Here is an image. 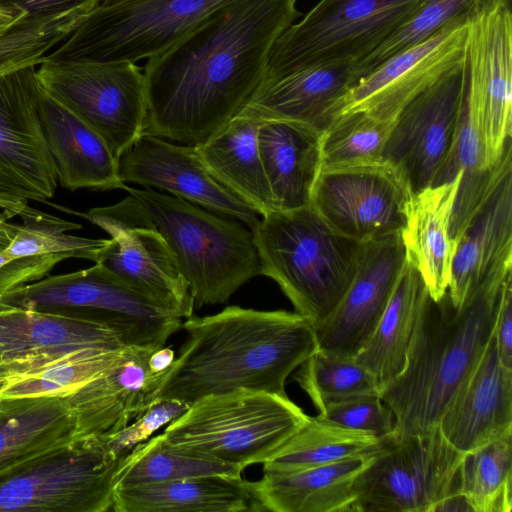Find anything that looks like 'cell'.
Returning <instances> with one entry per match:
<instances>
[{
	"label": "cell",
	"instance_id": "cell-1",
	"mask_svg": "<svg viewBox=\"0 0 512 512\" xmlns=\"http://www.w3.org/2000/svg\"><path fill=\"white\" fill-rule=\"evenodd\" d=\"M298 0H239L216 11L143 69L141 135L196 144L223 127L264 79Z\"/></svg>",
	"mask_w": 512,
	"mask_h": 512
},
{
	"label": "cell",
	"instance_id": "cell-2",
	"mask_svg": "<svg viewBox=\"0 0 512 512\" xmlns=\"http://www.w3.org/2000/svg\"><path fill=\"white\" fill-rule=\"evenodd\" d=\"M187 337L155 395L186 403L237 389L282 396L286 379L318 349L313 323L297 312L228 306L189 317Z\"/></svg>",
	"mask_w": 512,
	"mask_h": 512
},
{
	"label": "cell",
	"instance_id": "cell-3",
	"mask_svg": "<svg viewBox=\"0 0 512 512\" xmlns=\"http://www.w3.org/2000/svg\"><path fill=\"white\" fill-rule=\"evenodd\" d=\"M512 262L492 272L455 309L447 294L429 296L400 374L380 392L395 416V432L423 433L440 418L482 355L494 329L498 298Z\"/></svg>",
	"mask_w": 512,
	"mask_h": 512
},
{
	"label": "cell",
	"instance_id": "cell-4",
	"mask_svg": "<svg viewBox=\"0 0 512 512\" xmlns=\"http://www.w3.org/2000/svg\"><path fill=\"white\" fill-rule=\"evenodd\" d=\"M252 233L260 274L314 327L328 318L354 278L362 243L334 232L311 205L266 214Z\"/></svg>",
	"mask_w": 512,
	"mask_h": 512
},
{
	"label": "cell",
	"instance_id": "cell-5",
	"mask_svg": "<svg viewBox=\"0 0 512 512\" xmlns=\"http://www.w3.org/2000/svg\"><path fill=\"white\" fill-rule=\"evenodd\" d=\"M126 191L139 200L163 236L196 307L226 302L260 274L253 233L240 222L151 188Z\"/></svg>",
	"mask_w": 512,
	"mask_h": 512
},
{
	"label": "cell",
	"instance_id": "cell-6",
	"mask_svg": "<svg viewBox=\"0 0 512 512\" xmlns=\"http://www.w3.org/2000/svg\"><path fill=\"white\" fill-rule=\"evenodd\" d=\"M308 417L288 396L242 388L194 401L161 436L177 449L246 467L266 462Z\"/></svg>",
	"mask_w": 512,
	"mask_h": 512
},
{
	"label": "cell",
	"instance_id": "cell-7",
	"mask_svg": "<svg viewBox=\"0 0 512 512\" xmlns=\"http://www.w3.org/2000/svg\"><path fill=\"white\" fill-rule=\"evenodd\" d=\"M466 454L439 426L423 433L394 432L354 482L350 512H434L468 507L459 493Z\"/></svg>",
	"mask_w": 512,
	"mask_h": 512
},
{
	"label": "cell",
	"instance_id": "cell-8",
	"mask_svg": "<svg viewBox=\"0 0 512 512\" xmlns=\"http://www.w3.org/2000/svg\"><path fill=\"white\" fill-rule=\"evenodd\" d=\"M239 0H100L43 60L132 62L164 51Z\"/></svg>",
	"mask_w": 512,
	"mask_h": 512
},
{
	"label": "cell",
	"instance_id": "cell-9",
	"mask_svg": "<svg viewBox=\"0 0 512 512\" xmlns=\"http://www.w3.org/2000/svg\"><path fill=\"white\" fill-rule=\"evenodd\" d=\"M423 2L320 0L277 38L261 84L320 63L359 62L400 28Z\"/></svg>",
	"mask_w": 512,
	"mask_h": 512
},
{
	"label": "cell",
	"instance_id": "cell-10",
	"mask_svg": "<svg viewBox=\"0 0 512 512\" xmlns=\"http://www.w3.org/2000/svg\"><path fill=\"white\" fill-rule=\"evenodd\" d=\"M0 303L85 316L114 330L126 347L159 349L182 326L180 317L133 290L98 263L13 289L0 296Z\"/></svg>",
	"mask_w": 512,
	"mask_h": 512
},
{
	"label": "cell",
	"instance_id": "cell-11",
	"mask_svg": "<svg viewBox=\"0 0 512 512\" xmlns=\"http://www.w3.org/2000/svg\"><path fill=\"white\" fill-rule=\"evenodd\" d=\"M119 460L106 436L48 451L0 473V512L111 511Z\"/></svg>",
	"mask_w": 512,
	"mask_h": 512
},
{
	"label": "cell",
	"instance_id": "cell-12",
	"mask_svg": "<svg viewBox=\"0 0 512 512\" xmlns=\"http://www.w3.org/2000/svg\"><path fill=\"white\" fill-rule=\"evenodd\" d=\"M40 86L82 119L119 161L142 134L144 75L132 62H50L36 70Z\"/></svg>",
	"mask_w": 512,
	"mask_h": 512
},
{
	"label": "cell",
	"instance_id": "cell-13",
	"mask_svg": "<svg viewBox=\"0 0 512 512\" xmlns=\"http://www.w3.org/2000/svg\"><path fill=\"white\" fill-rule=\"evenodd\" d=\"M385 161L321 169L311 206L337 234L359 243L400 233L411 194Z\"/></svg>",
	"mask_w": 512,
	"mask_h": 512
},
{
	"label": "cell",
	"instance_id": "cell-14",
	"mask_svg": "<svg viewBox=\"0 0 512 512\" xmlns=\"http://www.w3.org/2000/svg\"><path fill=\"white\" fill-rule=\"evenodd\" d=\"M465 94L462 63L445 73L399 113L382 154L412 193L433 186L451 151Z\"/></svg>",
	"mask_w": 512,
	"mask_h": 512
},
{
	"label": "cell",
	"instance_id": "cell-15",
	"mask_svg": "<svg viewBox=\"0 0 512 512\" xmlns=\"http://www.w3.org/2000/svg\"><path fill=\"white\" fill-rule=\"evenodd\" d=\"M467 26L466 21H455L383 61L340 98L334 119L356 111L381 120L397 119L408 103L462 63Z\"/></svg>",
	"mask_w": 512,
	"mask_h": 512
},
{
	"label": "cell",
	"instance_id": "cell-16",
	"mask_svg": "<svg viewBox=\"0 0 512 512\" xmlns=\"http://www.w3.org/2000/svg\"><path fill=\"white\" fill-rule=\"evenodd\" d=\"M125 347L114 330L85 316L0 303V387L81 350Z\"/></svg>",
	"mask_w": 512,
	"mask_h": 512
},
{
	"label": "cell",
	"instance_id": "cell-17",
	"mask_svg": "<svg viewBox=\"0 0 512 512\" xmlns=\"http://www.w3.org/2000/svg\"><path fill=\"white\" fill-rule=\"evenodd\" d=\"M405 261L400 233L362 243L352 282L329 317L315 326L318 349L356 356L384 312Z\"/></svg>",
	"mask_w": 512,
	"mask_h": 512
},
{
	"label": "cell",
	"instance_id": "cell-18",
	"mask_svg": "<svg viewBox=\"0 0 512 512\" xmlns=\"http://www.w3.org/2000/svg\"><path fill=\"white\" fill-rule=\"evenodd\" d=\"M124 183L168 191L224 217L244 223L251 231L257 213L221 185L205 168L194 144L179 145L151 135H140L119 159Z\"/></svg>",
	"mask_w": 512,
	"mask_h": 512
},
{
	"label": "cell",
	"instance_id": "cell-19",
	"mask_svg": "<svg viewBox=\"0 0 512 512\" xmlns=\"http://www.w3.org/2000/svg\"><path fill=\"white\" fill-rule=\"evenodd\" d=\"M37 65L0 74V170L31 197L45 202L58 179L39 117Z\"/></svg>",
	"mask_w": 512,
	"mask_h": 512
},
{
	"label": "cell",
	"instance_id": "cell-20",
	"mask_svg": "<svg viewBox=\"0 0 512 512\" xmlns=\"http://www.w3.org/2000/svg\"><path fill=\"white\" fill-rule=\"evenodd\" d=\"M481 101L485 163L502 159L512 131V11L502 5L471 21L464 51Z\"/></svg>",
	"mask_w": 512,
	"mask_h": 512
},
{
	"label": "cell",
	"instance_id": "cell-21",
	"mask_svg": "<svg viewBox=\"0 0 512 512\" xmlns=\"http://www.w3.org/2000/svg\"><path fill=\"white\" fill-rule=\"evenodd\" d=\"M111 235L95 263L173 315L189 318L194 299L173 253L149 219L146 226H126Z\"/></svg>",
	"mask_w": 512,
	"mask_h": 512
},
{
	"label": "cell",
	"instance_id": "cell-22",
	"mask_svg": "<svg viewBox=\"0 0 512 512\" xmlns=\"http://www.w3.org/2000/svg\"><path fill=\"white\" fill-rule=\"evenodd\" d=\"M438 426L448 442L464 454L512 431V369L499 361L494 329Z\"/></svg>",
	"mask_w": 512,
	"mask_h": 512
},
{
	"label": "cell",
	"instance_id": "cell-23",
	"mask_svg": "<svg viewBox=\"0 0 512 512\" xmlns=\"http://www.w3.org/2000/svg\"><path fill=\"white\" fill-rule=\"evenodd\" d=\"M153 351L130 347L121 362L69 395L76 440L112 435L155 402L166 373L150 371L148 359Z\"/></svg>",
	"mask_w": 512,
	"mask_h": 512
},
{
	"label": "cell",
	"instance_id": "cell-24",
	"mask_svg": "<svg viewBox=\"0 0 512 512\" xmlns=\"http://www.w3.org/2000/svg\"><path fill=\"white\" fill-rule=\"evenodd\" d=\"M359 79L356 62L309 66L261 84L238 113L260 121H293L323 133L338 101Z\"/></svg>",
	"mask_w": 512,
	"mask_h": 512
},
{
	"label": "cell",
	"instance_id": "cell-25",
	"mask_svg": "<svg viewBox=\"0 0 512 512\" xmlns=\"http://www.w3.org/2000/svg\"><path fill=\"white\" fill-rule=\"evenodd\" d=\"M464 68L465 94L460 122L449 156L433 184L452 181L461 173L450 224V234L456 243L503 177L512 170L511 141L497 166L486 167L479 89L465 60Z\"/></svg>",
	"mask_w": 512,
	"mask_h": 512
},
{
	"label": "cell",
	"instance_id": "cell-26",
	"mask_svg": "<svg viewBox=\"0 0 512 512\" xmlns=\"http://www.w3.org/2000/svg\"><path fill=\"white\" fill-rule=\"evenodd\" d=\"M38 109L44 138L62 187L71 191L128 188L119 176V161L103 138L41 86Z\"/></svg>",
	"mask_w": 512,
	"mask_h": 512
},
{
	"label": "cell",
	"instance_id": "cell-27",
	"mask_svg": "<svg viewBox=\"0 0 512 512\" xmlns=\"http://www.w3.org/2000/svg\"><path fill=\"white\" fill-rule=\"evenodd\" d=\"M461 173L449 182L411 193L400 232L406 260L420 274L433 301L447 293L457 243L450 234Z\"/></svg>",
	"mask_w": 512,
	"mask_h": 512
},
{
	"label": "cell",
	"instance_id": "cell-28",
	"mask_svg": "<svg viewBox=\"0 0 512 512\" xmlns=\"http://www.w3.org/2000/svg\"><path fill=\"white\" fill-rule=\"evenodd\" d=\"M512 262V170L460 237L453 259L447 296L462 307L482 282Z\"/></svg>",
	"mask_w": 512,
	"mask_h": 512
},
{
	"label": "cell",
	"instance_id": "cell-29",
	"mask_svg": "<svg viewBox=\"0 0 512 512\" xmlns=\"http://www.w3.org/2000/svg\"><path fill=\"white\" fill-rule=\"evenodd\" d=\"M322 134L286 120H266L259 126L258 149L276 211L311 205L322 164Z\"/></svg>",
	"mask_w": 512,
	"mask_h": 512
},
{
	"label": "cell",
	"instance_id": "cell-30",
	"mask_svg": "<svg viewBox=\"0 0 512 512\" xmlns=\"http://www.w3.org/2000/svg\"><path fill=\"white\" fill-rule=\"evenodd\" d=\"M376 454L295 471H263L249 488L262 511L350 512L354 482Z\"/></svg>",
	"mask_w": 512,
	"mask_h": 512
},
{
	"label": "cell",
	"instance_id": "cell-31",
	"mask_svg": "<svg viewBox=\"0 0 512 512\" xmlns=\"http://www.w3.org/2000/svg\"><path fill=\"white\" fill-rule=\"evenodd\" d=\"M262 121L237 113L223 127L194 144L208 172L262 216L276 211L258 149Z\"/></svg>",
	"mask_w": 512,
	"mask_h": 512
},
{
	"label": "cell",
	"instance_id": "cell-32",
	"mask_svg": "<svg viewBox=\"0 0 512 512\" xmlns=\"http://www.w3.org/2000/svg\"><path fill=\"white\" fill-rule=\"evenodd\" d=\"M113 512H259L249 481L208 475L116 488Z\"/></svg>",
	"mask_w": 512,
	"mask_h": 512
},
{
	"label": "cell",
	"instance_id": "cell-33",
	"mask_svg": "<svg viewBox=\"0 0 512 512\" xmlns=\"http://www.w3.org/2000/svg\"><path fill=\"white\" fill-rule=\"evenodd\" d=\"M75 440L69 396L0 398V473Z\"/></svg>",
	"mask_w": 512,
	"mask_h": 512
},
{
	"label": "cell",
	"instance_id": "cell-34",
	"mask_svg": "<svg viewBox=\"0 0 512 512\" xmlns=\"http://www.w3.org/2000/svg\"><path fill=\"white\" fill-rule=\"evenodd\" d=\"M428 297L423 279L406 260L375 329L354 357L373 376L379 392L403 370Z\"/></svg>",
	"mask_w": 512,
	"mask_h": 512
},
{
	"label": "cell",
	"instance_id": "cell-35",
	"mask_svg": "<svg viewBox=\"0 0 512 512\" xmlns=\"http://www.w3.org/2000/svg\"><path fill=\"white\" fill-rule=\"evenodd\" d=\"M384 440L366 432L342 427L318 415L309 416L263 463V471H295L371 456L382 449Z\"/></svg>",
	"mask_w": 512,
	"mask_h": 512
},
{
	"label": "cell",
	"instance_id": "cell-36",
	"mask_svg": "<svg viewBox=\"0 0 512 512\" xmlns=\"http://www.w3.org/2000/svg\"><path fill=\"white\" fill-rule=\"evenodd\" d=\"M244 469L172 447L159 434L120 458L113 482L116 489L208 475L241 477Z\"/></svg>",
	"mask_w": 512,
	"mask_h": 512
},
{
	"label": "cell",
	"instance_id": "cell-37",
	"mask_svg": "<svg viewBox=\"0 0 512 512\" xmlns=\"http://www.w3.org/2000/svg\"><path fill=\"white\" fill-rule=\"evenodd\" d=\"M459 493L470 511H511L512 431L466 454Z\"/></svg>",
	"mask_w": 512,
	"mask_h": 512
},
{
	"label": "cell",
	"instance_id": "cell-38",
	"mask_svg": "<svg viewBox=\"0 0 512 512\" xmlns=\"http://www.w3.org/2000/svg\"><path fill=\"white\" fill-rule=\"evenodd\" d=\"M511 0H424L416 12L374 51L356 63L363 77L383 61L420 43L455 21L471 22Z\"/></svg>",
	"mask_w": 512,
	"mask_h": 512
},
{
	"label": "cell",
	"instance_id": "cell-39",
	"mask_svg": "<svg viewBox=\"0 0 512 512\" xmlns=\"http://www.w3.org/2000/svg\"><path fill=\"white\" fill-rule=\"evenodd\" d=\"M130 347L81 350L0 387V398L69 396L121 362Z\"/></svg>",
	"mask_w": 512,
	"mask_h": 512
},
{
	"label": "cell",
	"instance_id": "cell-40",
	"mask_svg": "<svg viewBox=\"0 0 512 512\" xmlns=\"http://www.w3.org/2000/svg\"><path fill=\"white\" fill-rule=\"evenodd\" d=\"M395 122L362 111L338 116L322 134L321 169L381 162Z\"/></svg>",
	"mask_w": 512,
	"mask_h": 512
},
{
	"label": "cell",
	"instance_id": "cell-41",
	"mask_svg": "<svg viewBox=\"0 0 512 512\" xmlns=\"http://www.w3.org/2000/svg\"><path fill=\"white\" fill-rule=\"evenodd\" d=\"M293 379L307 393L318 413L347 398L380 394L373 376L354 358L317 349Z\"/></svg>",
	"mask_w": 512,
	"mask_h": 512
},
{
	"label": "cell",
	"instance_id": "cell-42",
	"mask_svg": "<svg viewBox=\"0 0 512 512\" xmlns=\"http://www.w3.org/2000/svg\"><path fill=\"white\" fill-rule=\"evenodd\" d=\"M78 223L34 210L18 224L17 233L6 248L14 257L58 254L67 258H84L96 261L100 249L108 239H91L74 236L70 230L80 229Z\"/></svg>",
	"mask_w": 512,
	"mask_h": 512
},
{
	"label": "cell",
	"instance_id": "cell-43",
	"mask_svg": "<svg viewBox=\"0 0 512 512\" xmlns=\"http://www.w3.org/2000/svg\"><path fill=\"white\" fill-rule=\"evenodd\" d=\"M81 16L38 19L23 15L0 34V74L25 65H37L70 35Z\"/></svg>",
	"mask_w": 512,
	"mask_h": 512
},
{
	"label": "cell",
	"instance_id": "cell-44",
	"mask_svg": "<svg viewBox=\"0 0 512 512\" xmlns=\"http://www.w3.org/2000/svg\"><path fill=\"white\" fill-rule=\"evenodd\" d=\"M318 416L380 439L395 432V416L380 394L360 395L331 403Z\"/></svg>",
	"mask_w": 512,
	"mask_h": 512
},
{
	"label": "cell",
	"instance_id": "cell-45",
	"mask_svg": "<svg viewBox=\"0 0 512 512\" xmlns=\"http://www.w3.org/2000/svg\"><path fill=\"white\" fill-rule=\"evenodd\" d=\"M189 405L177 399L156 400L132 424L106 436L111 452L116 458L123 457L162 426L183 414Z\"/></svg>",
	"mask_w": 512,
	"mask_h": 512
},
{
	"label": "cell",
	"instance_id": "cell-46",
	"mask_svg": "<svg viewBox=\"0 0 512 512\" xmlns=\"http://www.w3.org/2000/svg\"><path fill=\"white\" fill-rule=\"evenodd\" d=\"M64 259L58 254L14 257L4 249L0 252V296L46 277Z\"/></svg>",
	"mask_w": 512,
	"mask_h": 512
},
{
	"label": "cell",
	"instance_id": "cell-47",
	"mask_svg": "<svg viewBox=\"0 0 512 512\" xmlns=\"http://www.w3.org/2000/svg\"><path fill=\"white\" fill-rule=\"evenodd\" d=\"M100 0H0V9L38 19L84 16Z\"/></svg>",
	"mask_w": 512,
	"mask_h": 512
},
{
	"label": "cell",
	"instance_id": "cell-48",
	"mask_svg": "<svg viewBox=\"0 0 512 512\" xmlns=\"http://www.w3.org/2000/svg\"><path fill=\"white\" fill-rule=\"evenodd\" d=\"M494 336L500 363L512 369V273L504 280L497 303Z\"/></svg>",
	"mask_w": 512,
	"mask_h": 512
},
{
	"label": "cell",
	"instance_id": "cell-49",
	"mask_svg": "<svg viewBox=\"0 0 512 512\" xmlns=\"http://www.w3.org/2000/svg\"><path fill=\"white\" fill-rule=\"evenodd\" d=\"M30 195L9 175L0 170V209L7 219L28 216L34 208L28 205Z\"/></svg>",
	"mask_w": 512,
	"mask_h": 512
},
{
	"label": "cell",
	"instance_id": "cell-50",
	"mask_svg": "<svg viewBox=\"0 0 512 512\" xmlns=\"http://www.w3.org/2000/svg\"><path fill=\"white\" fill-rule=\"evenodd\" d=\"M175 360V352L170 347H161L154 350L148 359V366L152 373L164 374L170 369Z\"/></svg>",
	"mask_w": 512,
	"mask_h": 512
},
{
	"label": "cell",
	"instance_id": "cell-51",
	"mask_svg": "<svg viewBox=\"0 0 512 512\" xmlns=\"http://www.w3.org/2000/svg\"><path fill=\"white\" fill-rule=\"evenodd\" d=\"M23 15H15L0 9V34L8 30Z\"/></svg>",
	"mask_w": 512,
	"mask_h": 512
},
{
	"label": "cell",
	"instance_id": "cell-52",
	"mask_svg": "<svg viewBox=\"0 0 512 512\" xmlns=\"http://www.w3.org/2000/svg\"><path fill=\"white\" fill-rule=\"evenodd\" d=\"M4 249H6V248L0 246V252L3 251Z\"/></svg>",
	"mask_w": 512,
	"mask_h": 512
}]
</instances>
